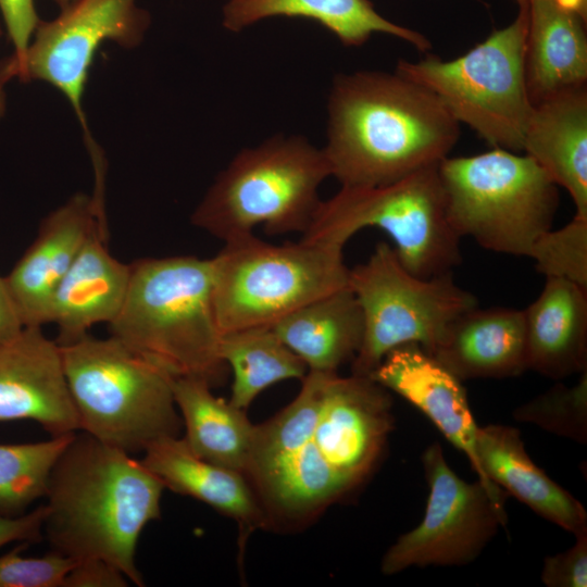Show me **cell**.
<instances>
[{
  "label": "cell",
  "mask_w": 587,
  "mask_h": 587,
  "mask_svg": "<svg viewBox=\"0 0 587 587\" xmlns=\"http://www.w3.org/2000/svg\"><path fill=\"white\" fill-rule=\"evenodd\" d=\"M141 462L172 491L192 497L240 526L254 529L267 523L246 476L196 455L178 436L162 437L143 451Z\"/></svg>",
  "instance_id": "603a6c76"
},
{
  "label": "cell",
  "mask_w": 587,
  "mask_h": 587,
  "mask_svg": "<svg viewBox=\"0 0 587 587\" xmlns=\"http://www.w3.org/2000/svg\"><path fill=\"white\" fill-rule=\"evenodd\" d=\"M517 422L538 427L578 444H587V370L573 386L555 384L514 409Z\"/></svg>",
  "instance_id": "f1b7e54d"
},
{
  "label": "cell",
  "mask_w": 587,
  "mask_h": 587,
  "mask_svg": "<svg viewBox=\"0 0 587 587\" xmlns=\"http://www.w3.org/2000/svg\"><path fill=\"white\" fill-rule=\"evenodd\" d=\"M213 280L212 259L134 261L125 299L109 324L111 336L173 377L221 383L226 364L220 355Z\"/></svg>",
  "instance_id": "3957f363"
},
{
  "label": "cell",
  "mask_w": 587,
  "mask_h": 587,
  "mask_svg": "<svg viewBox=\"0 0 587 587\" xmlns=\"http://www.w3.org/2000/svg\"><path fill=\"white\" fill-rule=\"evenodd\" d=\"M519 13L466 53L441 60L436 55L399 60L396 72L430 90L451 115L494 148L523 151L533 111L525 76L528 1Z\"/></svg>",
  "instance_id": "ba28073f"
},
{
  "label": "cell",
  "mask_w": 587,
  "mask_h": 587,
  "mask_svg": "<svg viewBox=\"0 0 587 587\" xmlns=\"http://www.w3.org/2000/svg\"><path fill=\"white\" fill-rule=\"evenodd\" d=\"M575 538V544L566 551L545 558L541 580L546 586H587V532Z\"/></svg>",
  "instance_id": "1f68e13d"
},
{
  "label": "cell",
  "mask_w": 587,
  "mask_h": 587,
  "mask_svg": "<svg viewBox=\"0 0 587 587\" xmlns=\"http://www.w3.org/2000/svg\"><path fill=\"white\" fill-rule=\"evenodd\" d=\"M220 355L233 371L229 402L245 410L271 385L303 378L308 367L272 327H252L222 334Z\"/></svg>",
  "instance_id": "4316f807"
},
{
  "label": "cell",
  "mask_w": 587,
  "mask_h": 587,
  "mask_svg": "<svg viewBox=\"0 0 587 587\" xmlns=\"http://www.w3.org/2000/svg\"><path fill=\"white\" fill-rule=\"evenodd\" d=\"M47 508L40 505L27 514H0V548L13 541L34 542L42 539Z\"/></svg>",
  "instance_id": "e575fe53"
},
{
  "label": "cell",
  "mask_w": 587,
  "mask_h": 587,
  "mask_svg": "<svg viewBox=\"0 0 587 587\" xmlns=\"http://www.w3.org/2000/svg\"><path fill=\"white\" fill-rule=\"evenodd\" d=\"M33 420L51 437L79 430L60 345L39 326L0 340V422Z\"/></svg>",
  "instance_id": "9a60e30c"
},
{
  "label": "cell",
  "mask_w": 587,
  "mask_h": 587,
  "mask_svg": "<svg viewBox=\"0 0 587 587\" xmlns=\"http://www.w3.org/2000/svg\"><path fill=\"white\" fill-rule=\"evenodd\" d=\"M222 15L223 26L230 32H240L273 16L307 17L348 47L362 46L373 34L382 33L420 51L430 48L424 35L385 18L369 0H227Z\"/></svg>",
  "instance_id": "d4e9b609"
},
{
  "label": "cell",
  "mask_w": 587,
  "mask_h": 587,
  "mask_svg": "<svg viewBox=\"0 0 587 587\" xmlns=\"http://www.w3.org/2000/svg\"><path fill=\"white\" fill-rule=\"evenodd\" d=\"M529 258L545 277H562L587 287V216L574 214L564 226L544 233Z\"/></svg>",
  "instance_id": "f546056e"
},
{
  "label": "cell",
  "mask_w": 587,
  "mask_h": 587,
  "mask_svg": "<svg viewBox=\"0 0 587 587\" xmlns=\"http://www.w3.org/2000/svg\"><path fill=\"white\" fill-rule=\"evenodd\" d=\"M60 348L79 432L129 454L178 436L182 420L167 372L113 336L86 334Z\"/></svg>",
  "instance_id": "5b68a950"
},
{
  "label": "cell",
  "mask_w": 587,
  "mask_h": 587,
  "mask_svg": "<svg viewBox=\"0 0 587 587\" xmlns=\"http://www.w3.org/2000/svg\"><path fill=\"white\" fill-rule=\"evenodd\" d=\"M309 371L336 373L358 353L363 317L350 287H345L294 311L271 326Z\"/></svg>",
  "instance_id": "cb8c5ba5"
},
{
  "label": "cell",
  "mask_w": 587,
  "mask_h": 587,
  "mask_svg": "<svg viewBox=\"0 0 587 587\" xmlns=\"http://www.w3.org/2000/svg\"><path fill=\"white\" fill-rule=\"evenodd\" d=\"M96 172L92 196L76 193L40 223L33 243L4 276L8 292L24 326L47 324L51 298L104 210V160L91 154Z\"/></svg>",
  "instance_id": "4fadbf2b"
},
{
  "label": "cell",
  "mask_w": 587,
  "mask_h": 587,
  "mask_svg": "<svg viewBox=\"0 0 587 587\" xmlns=\"http://www.w3.org/2000/svg\"><path fill=\"white\" fill-rule=\"evenodd\" d=\"M74 434L39 442L0 445L1 515H20L45 497L51 469Z\"/></svg>",
  "instance_id": "83f0119b"
},
{
  "label": "cell",
  "mask_w": 587,
  "mask_h": 587,
  "mask_svg": "<svg viewBox=\"0 0 587 587\" xmlns=\"http://www.w3.org/2000/svg\"><path fill=\"white\" fill-rule=\"evenodd\" d=\"M164 489L141 460L76 432L48 478L43 535L51 550L75 561L103 560L143 586L137 542L160 519Z\"/></svg>",
  "instance_id": "7a4b0ae2"
},
{
  "label": "cell",
  "mask_w": 587,
  "mask_h": 587,
  "mask_svg": "<svg viewBox=\"0 0 587 587\" xmlns=\"http://www.w3.org/2000/svg\"><path fill=\"white\" fill-rule=\"evenodd\" d=\"M459 136V122L427 88L396 71H360L333 82L322 149L341 187H376L438 164Z\"/></svg>",
  "instance_id": "6da1fadb"
},
{
  "label": "cell",
  "mask_w": 587,
  "mask_h": 587,
  "mask_svg": "<svg viewBox=\"0 0 587 587\" xmlns=\"http://www.w3.org/2000/svg\"><path fill=\"white\" fill-rule=\"evenodd\" d=\"M524 313L527 370L553 379L587 370V287L546 277Z\"/></svg>",
  "instance_id": "44dd1931"
},
{
  "label": "cell",
  "mask_w": 587,
  "mask_h": 587,
  "mask_svg": "<svg viewBox=\"0 0 587 587\" xmlns=\"http://www.w3.org/2000/svg\"><path fill=\"white\" fill-rule=\"evenodd\" d=\"M60 8L65 7L67 3H70L72 0H53Z\"/></svg>",
  "instance_id": "f35d334b"
},
{
  "label": "cell",
  "mask_w": 587,
  "mask_h": 587,
  "mask_svg": "<svg viewBox=\"0 0 587 587\" xmlns=\"http://www.w3.org/2000/svg\"><path fill=\"white\" fill-rule=\"evenodd\" d=\"M0 13L13 52L7 58L18 61L25 54L33 35L41 21L35 0H0Z\"/></svg>",
  "instance_id": "d6a6232c"
},
{
  "label": "cell",
  "mask_w": 587,
  "mask_h": 587,
  "mask_svg": "<svg viewBox=\"0 0 587 587\" xmlns=\"http://www.w3.org/2000/svg\"><path fill=\"white\" fill-rule=\"evenodd\" d=\"M3 34L2 23L0 21V37ZM7 111V96L4 91V84L0 80V120L4 116Z\"/></svg>",
  "instance_id": "74e56055"
},
{
  "label": "cell",
  "mask_w": 587,
  "mask_h": 587,
  "mask_svg": "<svg viewBox=\"0 0 587 587\" xmlns=\"http://www.w3.org/2000/svg\"><path fill=\"white\" fill-rule=\"evenodd\" d=\"M561 3L565 4L566 7L574 9L582 13L583 15H586V0H559Z\"/></svg>",
  "instance_id": "8d00e7d4"
},
{
  "label": "cell",
  "mask_w": 587,
  "mask_h": 587,
  "mask_svg": "<svg viewBox=\"0 0 587 587\" xmlns=\"http://www.w3.org/2000/svg\"><path fill=\"white\" fill-rule=\"evenodd\" d=\"M449 222L460 238L483 248L529 257L551 229L558 186L527 154L494 148L471 157H446L438 164Z\"/></svg>",
  "instance_id": "8992f818"
},
{
  "label": "cell",
  "mask_w": 587,
  "mask_h": 587,
  "mask_svg": "<svg viewBox=\"0 0 587 587\" xmlns=\"http://www.w3.org/2000/svg\"><path fill=\"white\" fill-rule=\"evenodd\" d=\"M23 328L11 301L4 276L0 275V340L10 339Z\"/></svg>",
  "instance_id": "d590c367"
},
{
  "label": "cell",
  "mask_w": 587,
  "mask_h": 587,
  "mask_svg": "<svg viewBox=\"0 0 587 587\" xmlns=\"http://www.w3.org/2000/svg\"><path fill=\"white\" fill-rule=\"evenodd\" d=\"M523 151L567 190L575 214L587 216V86L534 104Z\"/></svg>",
  "instance_id": "ffe728a7"
},
{
  "label": "cell",
  "mask_w": 587,
  "mask_h": 587,
  "mask_svg": "<svg viewBox=\"0 0 587 587\" xmlns=\"http://www.w3.org/2000/svg\"><path fill=\"white\" fill-rule=\"evenodd\" d=\"M344 247L300 239L271 245L253 234L225 241L213 261V305L222 334L271 327L349 286Z\"/></svg>",
  "instance_id": "52a82bcc"
},
{
  "label": "cell",
  "mask_w": 587,
  "mask_h": 587,
  "mask_svg": "<svg viewBox=\"0 0 587 587\" xmlns=\"http://www.w3.org/2000/svg\"><path fill=\"white\" fill-rule=\"evenodd\" d=\"M525 76L534 104L587 86L586 16L559 0H527Z\"/></svg>",
  "instance_id": "7402d4cb"
},
{
  "label": "cell",
  "mask_w": 587,
  "mask_h": 587,
  "mask_svg": "<svg viewBox=\"0 0 587 587\" xmlns=\"http://www.w3.org/2000/svg\"><path fill=\"white\" fill-rule=\"evenodd\" d=\"M151 18L137 0H72L51 21H40L18 61L0 63V80H41L70 102L84 130V93L95 55L105 41L130 49L143 39Z\"/></svg>",
  "instance_id": "8fae6325"
},
{
  "label": "cell",
  "mask_w": 587,
  "mask_h": 587,
  "mask_svg": "<svg viewBox=\"0 0 587 587\" xmlns=\"http://www.w3.org/2000/svg\"><path fill=\"white\" fill-rule=\"evenodd\" d=\"M24 545L0 557V587H63L76 561L51 550L43 557L21 554Z\"/></svg>",
  "instance_id": "4dcf8cb0"
},
{
  "label": "cell",
  "mask_w": 587,
  "mask_h": 587,
  "mask_svg": "<svg viewBox=\"0 0 587 587\" xmlns=\"http://www.w3.org/2000/svg\"><path fill=\"white\" fill-rule=\"evenodd\" d=\"M348 283L363 317L362 344L352 359V374L360 376H369L401 345L417 344L430 353L450 323L478 305L452 272L414 276L387 242H378L366 262L349 268Z\"/></svg>",
  "instance_id": "30bf717a"
},
{
  "label": "cell",
  "mask_w": 587,
  "mask_h": 587,
  "mask_svg": "<svg viewBox=\"0 0 587 587\" xmlns=\"http://www.w3.org/2000/svg\"><path fill=\"white\" fill-rule=\"evenodd\" d=\"M438 164L384 186L341 187L321 201L301 239L344 247L360 229L377 227L414 276L452 272L462 260L461 238L447 215Z\"/></svg>",
  "instance_id": "9c48e42d"
},
{
  "label": "cell",
  "mask_w": 587,
  "mask_h": 587,
  "mask_svg": "<svg viewBox=\"0 0 587 587\" xmlns=\"http://www.w3.org/2000/svg\"><path fill=\"white\" fill-rule=\"evenodd\" d=\"M330 176L323 149L302 136H273L239 151L211 185L191 223L227 241L263 225L268 235L304 233Z\"/></svg>",
  "instance_id": "277c9868"
},
{
  "label": "cell",
  "mask_w": 587,
  "mask_h": 587,
  "mask_svg": "<svg viewBox=\"0 0 587 587\" xmlns=\"http://www.w3.org/2000/svg\"><path fill=\"white\" fill-rule=\"evenodd\" d=\"M429 354L462 382L521 375L527 370L524 310L476 305L450 323Z\"/></svg>",
  "instance_id": "ac0fdd59"
},
{
  "label": "cell",
  "mask_w": 587,
  "mask_h": 587,
  "mask_svg": "<svg viewBox=\"0 0 587 587\" xmlns=\"http://www.w3.org/2000/svg\"><path fill=\"white\" fill-rule=\"evenodd\" d=\"M127 585V577L118 569L100 559L76 561L63 583V587H125Z\"/></svg>",
  "instance_id": "836d02e7"
},
{
  "label": "cell",
  "mask_w": 587,
  "mask_h": 587,
  "mask_svg": "<svg viewBox=\"0 0 587 587\" xmlns=\"http://www.w3.org/2000/svg\"><path fill=\"white\" fill-rule=\"evenodd\" d=\"M107 240V216L103 213L95 222L51 298L47 323L58 326L55 341L59 345L80 338L97 323L110 324L123 304L130 264L112 257Z\"/></svg>",
  "instance_id": "e0dca14e"
},
{
  "label": "cell",
  "mask_w": 587,
  "mask_h": 587,
  "mask_svg": "<svg viewBox=\"0 0 587 587\" xmlns=\"http://www.w3.org/2000/svg\"><path fill=\"white\" fill-rule=\"evenodd\" d=\"M422 463L429 488L425 514L384 554L380 570L385 575L412 566L470 564L508 522L505 509L478 479L469 483L448 465L439 442L426 448Z\"/></svg>",
  "instance_id": "7c38bea8"
},
{
  "label": "cell",
  "mask_w": 587,
  "mask_h": 587,
  "mask_svg": "<svg viewBox=\"0 0 587 587\" xmlns=\"http://www.w3.org/2000/svg\"><path fill=\"white\" fill-rule=\"evenodd\" d=\"M476 451L487 478L503 491L574 536L587 532L584 505L534 463L519 429L500 424L478 427Z\"/></svg>",
  "instance_id": "d6986e66"
},
{
  "label": "cell",
  "mask_w": 587,
  "mask_h": 587,
  "mask_svg": "<svg viewBox=\"0 0 587 587\" xmlns=\"http://www.w3.org/2000/svg\"><path fill=\"white\" fill-rule=\"evenodd\" d=\"M211 387L202 378L174 377V400L186 430L183 438L199 458L245 475L255 425L243 410L215 397Z\"/></svg>",
  "instance_id": "484cf974"
},
{
  "label": "cell",
  "mask_w": 587,
  "mask_h": 587,
  "mask_svg": "<svg viewBox=\"0 0 587 587\" xmlns=\"http://www.w3.org/2000/svg\"><path fill=\"white\" fill-rule=\"evenodd\" d=\"M369 377L422 411L466 455L478 480L496 503L505 509V492L482 470L476 451L478 426L461 379L417 344L390 350Z\"/></svg>",
  "instance_id": "2e32d148"
},
{
  "label": "cell",
  "mask_w": 587,
  "mask_h": 587,
  "mask_svg": "<svg viewBox=\"0 0 587 587\" xmlns=\"http://www.w3.org/2000/svg\"><path fill=\"white\" fill-rule=\"evenodd\" d=\"M392 426L386 388L369 376L330 373L311 438L321 458L355 487L379 459Z\"/></svg>",
  "instance_id": "5bb4252c"
}]
</instances>
